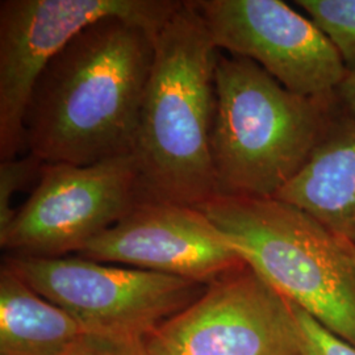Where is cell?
<instances>
[{
    "label": "cell",
    "instance_id": "6da1fadb",
    "mask_svg": "<svg viewBox=\"0 0 355 355\" xmlns=\"http://www.w3.org/2000/svg\"><path fill=\"white\" fill-rule=\"evenodd\" d=\"M158 31L112 16L78 33L35 86L26 152L79 166L132 154Z\"/></svg>",
    "mask_w": 355,
    "mask_h": 355
},
{
    "label": "cell",
    "instance_id": "7a4b0ae2",
    "mask_svg": "<svg viewBox=\"0 0 355 355\" xmlns=\"http://www.w3.org/2000/svg\"><path fill=\"white\" fill-rule=\"evenodd\" d=\"M217 49L193 0L155 35L132 155L141 200L199 207L217 196L211 136Z\"/></svg>",
    "mask_w": 355,
    "mask_h": 355
},
{
    "label": "cell",
    "instance_id": "3957f363",
    "mask_svg": "<svg viewBox=\"0 0 355 355\" xmlns=\"http://www.w3.org/2000/svg\"><path fill=\"white\" fill-rule=\"evenodd\" d=\"M338 103L291 92L252 60L217 57L211 136L217 195L275 198L308 162Z\"/></svg>",
    "mask_w": 355,
    "mask_h": 355
},
{
    "label": "cell",
    "instance_id": "277c9868",
    "mask_svg": "<svg viewBox=\"0 0 355 355\" xmlns=\"http://www.w3.org/2000/svg\"><path fill=\"white\" fill-rule=\"evenodd\" d=\"M196 208L280 295L355 347V268L328 229L277 198L217 195Z\"/></svg>",
    "mask_w": 355,
    "mask_h": 355
},
{
    "label": "cell",
    "instance_id": "5b68a950",
    "mask_svg": "<svg viewBox=\"0 0 355 355\" xmlns=\"http://www.w3.org/2000/svg\"><path fill=\"white\" fill-rule=\"evenodd\" d=\"M4 265L76 318L85 333L145 340L207 288L195 280L80 255H11Z\"/></svg>",
    "mask_w": 355,
    "mask_h": 355
},
{
    "label": "cell",
    "instance_id": "8992f818",
    "mask_svg": "<svg viewBox=\"0 0 355 355\" xmlns=\"http://www.w3.org/2000/svg\"><path fill=\"white\" fill-rule=\"evenodd\" d=\"M180 1L3 0L0 3V158L26 152L24 119L44 70L87 26L124 17L158 31Z\"/></svg>",
    "mask_w": 355,
    "mask_h": 355
},
{
    "label": "cell",
    "instance_id": "52a82bcc",
    "mask_svg": "<svg viewBox=\"0 0 355 355\" xmlns=\"http://www.w3.org/2000/svg\"><path fill=\"white\" fill-rule=\"evenodd\" d=\"M140 202L132 154L92 165L44 164L26 203L0 230V246L21 257L78 254Z\"/></svg>",
    "mask_w": 355,
    "mask_h": 355
},
{
    "label": "cell",
    "instance_id": "ba28073f",
    "mask_svg": "<svg viewBox=\"0 0 355 355\" xmlns=\"http://www.w3.org/2000/svg\"><path fill=\"white\" fill-rule=\"evenodd\" d=\"M149 355H300L291 302L248 263L144 340Z\"/></svg>",
    "mask_w": 355,
    "mask_h": 355
},
{
    "label": "cell",
    "instance_id": "9c48e42d",
    "mask_svg": "<svg viewBox=\"0 0 355 355\" xmlns=\"http://www.w3.org/2000/svg\"><path fill=\"white\" fill-rule=\"evenodd\" d=\"M218 51L252 60L291 92L327 99L349 71L328 36L280 0H193Z\"/></svg>",
    "mask_w": 355,
    "mask_h": 355
},
{
    "label": "cell",
    "instance_id": "30bf717a",
    "mask_svg": "<svg viewBox=\"0 0 355 355\" xmlns=\"http://www.w3.org/2000/svg\"><path fill=\"white\" fill-rule=\"evenodd\" d=\"M76 255L203 284L246 263L199 208L148 200L136 204Z\"/></svg>",
    "mask_w": 355,
    "mask_h": 355
},
{
    "label": "cell",
    "instance_id": "8fae6325",
    "mask_svg": "<svg viewBox=\"0 0 355 355\" xmlns=\"http://www.w3.org/2000/svg\"><path fill=\"white\" fill-rule=\"evenodd\" d=\"M275 198L355 245V114L340 101L308 162Z\"/></svg>",
    "mask_w": 355,
    "mask_h": 355
},
{
    "label": "cell",
    "instance_id": "7c38bea8",
    "mask_svg": "<svg viewBox=\"0 0 355 355\" xmlns=\"http://www.w3.org/2000/svg\"><path fill=\"white\" fill-rule=\"evenodd\" d=\"M83 333L76 318L3 265L0 355H64Z\"/></svg>",
    "mask_w": 355,
    "mask_h": 355
},
{
    "label": "cell",
    "instance_id": "4fadbf2b",
    "mask_svg": "<svg viewBox=\"0 0 355 355\" xmlns=\"http://www.w3.org/2000/svg\"><path fill=\"white\" fill-rule=\"evenodd\" d=\"M328 36L349 71H355V0H296Z\"/></svg>",
    "mask_w": 355,
    "mask_h": 355
},
{
    "label": "cell",
    "instance_id": "5bb4252c",
    "mask_svg": "<svg viewBox=\"0 0 355 355\" xmlns=\"http://www.w3.org/2000/svg\"><path fill=\"white\" fill-rule=\"evenodd\" d=\"M42 166L44 162L31 153L0 162V230L11 223L16 214L12 208L13 195L40 177Z\"/></svg>",
    "mask_w": 355,
    "mask_h": 355
},
{
    "label": "cell",
    "instance_id": "9a60e30c",
    "mask_svg": "<svg viewBox=\"0 0 355 355\" xmlns=\"http://www.w3.org/2000/svg\"><path fill=\"white\" fill-rule=\"evenodd\" d=\"M291 304L300 333V355H355V347L352 345L324 328L302 308Z\"/></svg>",
    "mask_w": 355,
    "mask_h": 355
},
{
    "label": "cell",
    "instance_id": "2e32d148",
    "mask_svg": "<svg viewBox=\"0 0 355 355\" xmlns=\"http://www.w3.org/2000/svg\"><path fill=\"white\" fill-rule=\"evenodd\" d=\"M64 355H149L144 340L83 333Z\"/></svg>",
    "mask_w": 355,
    "mask_h": 355
},
{
    "label": "cell",
    "instance_id": "e0dca14e",
    "mask_svg": "<svg viewBox=\"0 0 355 355\" xmlns=\"http://www.w3.org/2000/svg\"><path fill=\"white\" fill-rule=\"evenodd\" d=\"M336 94L343 107L355 114V71L346 73Z\"/></svg>",
    "mask_w": 355,
    "mask_h": 355
},
{
    "label": "cell",
    "instance_id": "ac0fdd59",
    "mask_svg": "<svg viewBox=\"0 0 355 355\" xmlns=\"http://www.w3.org/2000/svg\"><path fill=\"white\" fill-rule=\"evenodd\" d=\"M336 237V236H334ZM337 239V237H336ZM338 242H340V245H341V248H343V250H345V253L347 254V257H349V259H350V262H352V265L354 266L355 268V245L354 243H350V242L345 241V240H341V239H337Z\"/></svg>",
    "mask_w": 355,
    "mask_h": 355
}]
</instances>
